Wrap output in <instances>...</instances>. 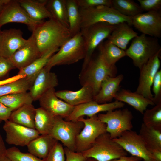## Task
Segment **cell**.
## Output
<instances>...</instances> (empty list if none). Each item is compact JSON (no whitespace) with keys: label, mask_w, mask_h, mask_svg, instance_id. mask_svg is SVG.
Instances as JSON below:
<instances>
[{"label":"cell","mask_w":161,"mask_h":161,"mask_svg":"<svg viewBox=\"0 0 161 161\" xmlns=\"http://www.w3.org/2000/svg\"><path fill=\"white\" fill-rule=\"evenodd\" d=\"M32 32L41 56L57 52L72 37L69 29L53 18L38 24Z\"/></svg>","instance_id":"1"},{"label":"cell","mask_w":161,"mask_h":161,"mask_svg":"<svg viewBox=\"0 0 161 161\" xmlns=\"http://www.w3.org/2000/svg\"><path fill=\"white\" fill-rule=\"evenodd\" d=\"M117 72L115 65L109 66L99 53L95 58L92 57L85 67L81 69L79 78L81 86H90L95 96L99 91L104 80L108 77H115Z\"/></svg>","instance_id":"2"},{"label":"cell","mask_w":161,"mask_h":161,"mask_svg":"<svg viewBox=\"0 0 161 161\" xmlns=\"http://www.w3.org/2000/svg\"><path fill=\"white\" fill-rule=\"evenodd\" d=\"M85 54L84 40L80 32L65 43L50 58L44 68L50 71L55 66L73 64L84 59Z\"/></svg>","instance_id":"3"},{"label":"cell","mask_w":161,"mask_h":161,"mask_svg":"<svg viewBox=\"0 0 161 161\" xmlns=\"http://www.w3.org/2000/svg\"><path fill=\"white\" fill-rule=\"evenodd\" d=\"M161 47L157 38L142 34L133 39L125 50L126 56L132 60L134 65L140 69L158 52Z\"/></svg>","instance_id":"4"},{"label":"cell","mask_w":161,"mask_h":161,"mask_svg":"<svg viewBox=\"0 0 161 161\" xmlns=\"http://www.w3.org/2000/svg\"><path fill=\"white\" fill-rule=\"evenodd\" d=\"M81 18V28L100 22L116 25L125 22L132 26V17L123 16L111 7L100 6L83 9L79 8Z\"/></svg>","instance_id":"5"},{"label":"cell","mask_w":161,"mask_h":161,"mask_svg":"<svg viewBox=\"0 0 161 161\" xmlns=\"http://www.w3.org/2000/svg\"><path fill=\"white\" fill-rule=\"evenodd\" d=\"M82 153L86 157L97 161H109L128 154L107 132L100 135L89 149Z\"/></svg>","instance_id":"6"},{"label":"cell","mask_w":161,"mask_h":161,"mask_svg":"<svg viewBox=\"0 0 161 161\" xmlns=\"http://www.w3.org/2000/svg\"><path fill=\"white\" fill-rule=\"evenodd\" d=\"M115 25L100 22L82 28L80 32L83 39L86 54L82 69H84L92 57L95 49L113 30Z\"/></svg>","instance_id":"7"},{"label":"cell","mask_w":161,"mask_h":161,"mask_svg":"<svg viewBox=\"0 0 161 161\" xmlns=\"http://www.w3.org/2000/svg\"><path fill=\"white\" fill-rule=\"evenodd\" d=\"M97 116L106 124V131L112 139L118 138L123 132L131 130L133 127L132 114L126 108L99 113Z\"/></svg>","instance_id":"8"},{"label":"cell","mask_w":161,"mask_h":161,"mask_svg":"<svg viewBox=\"0 0 161 161\" xmlns=\"http://www.w3.org/2000/svg\"><path fill=\"white\" fill-rule=\"evenodd\" d=\"M77 121L82 122L84 126L76 137L75 151L83 152L89 149L100 135L106 132V125L97 115L87 118L82 117Z\"/></svg>","instance_id":"9"},{"label":"cell","mask_w":161,"mask_h":161,"mask_svg":"<svg viewBox=\"0 0 161 161\" xmlns=\"http://www.w3.org/2000/svg\"><path fill=\"white\" fill-rule=\"evenodd\" d=\"M84 126L80 121H67L60 117H55L53 126L49 134L60 141L65 147L75 151L76 137Z\"/></svg>","instance_id":"10"},{"label":"cell","mask_w":161,"mask_h":161,"mask_svg":"<svg viewBox=\"0 0 161 161\" xmlns=\"http://www.w3.org/2000/svg\"><path fill=\"white\" fill-rule=\"evenodd\" d=\"M113 139L132 156L139 157L143 161H156L143 139L136 132L127 131L119 137Z\"/></svg>","instance_id":"11"},{"label":"cell","mask_w":161,"mask_h":161,"mask_svg":"<svg viewBox=\"0 0 161 161\" xmlns=\"http://www.w3.org/2000/svg\"><path fill=\"white\" fill-rule=\"evenodd\" d=\"M160 52L161 51L157 52L140 69L139 84L135 92L153 101V95L151 88L155 76L160 66Z\"/></svg>","instance_id":"12"},{"label":"cell","mask_w":161,"mask_h":161,"mask_svg":"<svg viewBox=\"0 0 161 161\" xmlns=\"http://www.w3.org/2000/svg\"><path fill=\"white\" fill-rule=\"evenodd\" d=\"M3 129L6 133L7 143L17 146H27L40 135L35 129L25 127L9 120L5 122Z\"/></svg>","instance_id":"13"},{"label":"cell","mask_w":161,"mask_h":161,"mask_svg":"<svg viewBox=\"0 0 161 161\" xmlns=\"http://www.w3.org/2000/svg\"><path fill=\"white\" fill-rule=\"evenodd\" d=\"M12 22L24 24L32 32L41 23L32 20L18 0H9L0 13V29L5 24Z\"/></svg>","instance_id":"14"},{"label":"cell","mask_w":161,"mask_h":161,"mask_svg":"<svg viewBox=\"0 0 161 161\" xmlns=\"http://www.w3.org/2000/svg\"><path fill=\"white\" fill-rule=\"evenodd\" d=\"M132 25L142 34L155 38L161 36V13L151 11L140 13L132 17Z\"/></svg>","instance_id":"15"},{"label":"cell","mask_w":161,"mask_h":161,"mask_svg":"<svg viewBox=\"0 0 161 161\" xmlns=\"http://www.w3.org/2000/svg\"><path fill=\"white\" fill-rule=\"evenodd\" d=\"M124 105L123 103L116 100L113 102L102 104L92 100L75 106L71 114L65 120L76 121L84 116L90 117L101 112H107L121 108Z\"/></svg>","instance_id":"16"},{"label":"cell","mask_w":161,"mask_h":161,"mask_svg":"<svg viewBox=\"0 0 161 161\" xmlns=\"http://www.w3.org/2000/svg\"><path fill=\"white\" fill-rule=\"evenodd\" d=\"M38 100L40 107L52 116L63 118L69 117L74 107L58 98L54 88L48 90Z\"/></svg>","instance_id":"17"},{"label":"cell","mask_w":161,"mask_h":161,"mask_svg":"<svg viewBox=\"0 0 161 161\" xmlns=\"http://www.w3.org/2000/svg\"><path fill=\"white\" fill-rule=\"evenodd\" d=\"M27 41V39L23 38V32L20 29L10 28L1 31L0 56L9 58Z\"/></svg>","instance_id":"18"},{"label":"cell","mask_w":161,"mask_h":161,"mask_svg":"<svg viewBox=\"0 0 161 161\" xmlns=\"http://www.w3.org/2000/svg\"><path fill=\"white\" fill-rule=\"evenodd\" d=\"M41 56L35 40L31 35L26 44L7 59L15 68L20 70L29 65Z\"/></svg>","instance_id":"19"},{"label":"cell","mask_w":161,"mask_h":161,"mask_svg":"<svg viewBox=\"0 0 161 161\" xmlns=\"http://www.w3.org/2000/svg\"><path fill=\"white\" fill-rule=\"evenodd\" d=\"M58 84L55 74L44 67L36 78L29 92L33 101L38 100L48 90L55 88Z\"/></svg>","instance_id":"20"},{"label":"cell","mask_w":161,"mask_h":161,"mask_svg":"<svg viewBox=\"0 0 161 161\" xmlns=\"http://www.w3.org/2000/svg\"><path fill=\"white\" fill-rule=\"evenodd\" d=\"M123 78L122 74L106 78L102 82L100 90L94 97L93 100L100 104L111 102L119 91L120 85Z\"/></svg>","instance_id":"21"},{"label":"cell","mask_w":161,"mask_h":161,"mask_svg":"<svg viewBox=\"0 0 161 161\" xmlns=\"http://www.w3.org/2000/svg\"><path fill=\"white\" fill-rule=\"evenodd\" d=\"M55 94L60 99L74 106L93 100L94 96L92 89L87 86H83L76 91L59 90L55 92Z\"/></svg>","instance_id":"22"},{"label":"cell","mask_w":161,"mask_h":161,"mask_svg":"<svg viewBox=\"0 0 161 161\" xmlns=\"http://www.w3.org/2000/svg\"><path fill=\"white\" fill-rule=\"evenodd\" d=\"M47 0H18L21 6L33 21L38 23L53 18L46 6Z\"/></svg>","instance_id":"23"},{"label":"cell","mask_w":161,"mask_h":161,"mask_svg":"<svg viewBox=\"0 0 161 161\" xmlns=\"http://www.w3.org/2000/svg\"><path fill=\"white\" fill-rule=\"evenodd\" d=\"M131 26L125 22L115 25L107 40L125 51L129 41L138 35Z\"/></svg>","instance_id":"24"},{"label":"cell","mask_w":161,"mask_h":161,"mask_svg":"<svg viewBox=\"0 0 161 161\" xmlns=\"http://www.w3.org/2000/svg\"><path fill=\"white\" fill-rule=\"evenodd\" d=\"M58 141L49 134L40 135L31 141L27 146L29 153L44 160Z\"/></svg>","instance_id":"25"},{"label":"cell","mask_w":161,"mask_h":161,"mask_svg":"<svg viewBox=\"0 0 161 161\" xmlns=\"http://www.w3.org/2000/svg\"><path fill=\"white\" fill-rule=\"evenodd\" d=\"M114 99L128 104L142 114H143L148 105H155L152 101L135 92L124 89L118 91Z\"/></svg>","instance_id":"26"},{"label":"cell","mask_w":161,"mask_h":161,"mask_svg":"<svg viewBox=\"0 0 161 161\" xmlns=\"http://www.w3.org/2000/svg\"><path fill=\"white\" fill-rule=\"evenodd\" d=\"M36 108L31 104H26L13 111L8 120L27 127L35 129Z\"/></svg>","instance_id":"27"},{"label":"cell","mask_w":161,"mask_h":161,"mask_svg":"<svg viewBox=\"0 0 161 161\" xmlns=\"http://www.w3.org/2000/svg\"><path fill=\"white\" fill-rule=\"evenodd\" d=\"M56 52L53 51L41 55L27 66L19 70L18 74L24 76L32 86L38 74Z\"/></svg>","instance_id":"28"},{"label":"cell","mask_w":161,"mask_h":161,"mask_svg":"<svg viewBox=\"0 0 161 161\" xmlns=\"http://www.w3.org/2000/svg\"><path fill=\"white\" fill-rule=\"evenodd\" d=\"M98 47L99 53L110 66L115 65L116 63L120 59L126 56L125 51L108 40L103 41Z\"/></svg>","instance_id":"29"},{"label":"cell","mask_w":161,"mask_h":161,"mask_svg":"<svg viewBox=\"0 0 161 161\" xmlns=\"http://www.w3.org/2000/svg\"><path fill=\"white\" fill-rule=\"evenodd\" d=\"M55 117L41 107L36 108L35 129L40 134H49L53 126Z\"/></svg>","instance_id":"30"},{"label":"cell","mask_w":161,"mask_h":161,"mask_svg":"<svg viewBox=\"0 0 161 161\" xmlns=\"http://www.w3.org/2000/svg\"><path fill=\"white\" fill-rule=\"evenodd\" d=\"M46 6L53 18L69 29L66 0H47Z\"/></svg>","instance_id":"31"},{"label":"cell","mask_w":161,"mask_h":161,"mask_svg":"<svg viewBox=\"0 0 161 161\" xmlns=\"http://www.w3.org/2000/svg\"><path fill=\"white\" fill-rule=\"evenodd\" d=\"M69 29L72 37L80 32L81 18L76 0H66Z\"/></svg>","instance_id":"32"},{"label":"cell","mask_w":161,"mask_h":161,"mask_svg":"<svg viewBox=\"0 0 161 161\" xmlns=\"http://www.w3.org/2000/svg\"><path fill=\"white\" fill-rule=\"evenodd\" d=\"M139 134L150 152L153 150H161V130L148 128L142 123Z\"/></svg>","instance_id":"33"},{"label":"cell","mask_w":161,"mask_h":161,"mask_svg":"<svg viewBox=\"0 0 161 161\" xmlns=\"http://www.w3.org/2000/svg\"><path fill=\"white\" fill-rule=\"evenodd\" d=\"M33 101L27 92L13 93L0 97V102L13 111L25 105L32 104Z\"/></svg>","instance_id":"34"},{"label":"cell","mask_w":161,"mask_h":161,"mask_svg":"<svg viewBox=\"0 0 161 161\" xmlns=\"http://www.w3.org/2000/svg\"><path fill=\"white\" fill-rule=\"evenodd\" d=\"M111 7L129 17H133L143 12L139 5L131 0H112Z\"/></svg>","instance_id":"35"},{"label":"cell","mask_w":161,"mask_h":161,"mask_svg":"<svg viewBox=\"0 0 161 161\" xmlns=\"http://www.w3.org/2000/svg\"><path fill=\"white\" fill-rule=\"evenodd\" d=\"M143 123L147 127L161 131V101L143 114Z\"/></svg>","instance_id":"36"},{"label":"cell","mask_w":161,"mask_h":161,"mask_svg":"<svg viewBox=\"0 0 161 161\" xmlns=\"http://www.w3.org/2000/svg\"><path fill=\"white\" fill-rule=\"evenodd\" d=\"M32 85L25 78L0 86V97L29 90Z\"/></svg>","instance_id":"37"},{"label":"cell","mask_w":161,"mask_h":161,"mask_svg":"<svg viewBox=\"0 0 161 161\" xmlns=\"http://www.w3.org/2000/svg\"><path fill=\"white\" fill-rule=\"evenodd\" d=\"M5 155L11 161H45L30 153L23 152L15 147L7 149Z\"/></svg>","instance_id":"38"},{"label":"cell","mask_w":161,"mask_h":161,"mask_svg":"<svg viewBox=\"0 0 161 161\" xmlns=\"http://www.w3.org/2000/svg\"><path fill=\"white\" fill-rule=\"evenodd\" d=\"M45 161H65V154L64 148L58 141L52 149Z\"/></svg>","instance_id":"39"},{"label":"cell","mask_w":161,"mask_h":161,"mask_svg":"<svg viewBox=\"0 0 161 161\" xmlns=\"http://www.w3.org/2000/svg\"><path fill=\"white\" fill-rule=\"evenodd\" d=\"M80 8L88 9L100 6L111 7L112 0H76Z\"/></svg>","instance_id":"40"},{"label":"cell","mask_w":161,"mask_h":161,"mask_svg":"<svg viewBox=\"0 0 161 161\" xmlns=\"http://www.w3.org/2000/svg\"><path fill=\"white\" fill-rule=\"evenodd\" d=\"M154 93L153 102L155 105L161 101V70H159L154 77L152 85Z\"/></svg>","instance_id":"41"},{"label":"cell","mask_w":161,"mask_h":161,"mask_svg":"<svg viewBox=\"0 0 161 161\" xmlns=\"http://www.w3.org/2000/svg\"><path fill=\"white\" fill-rule=\"evenodd\" d=\"M143 11L148 12L160 11L161 8V0H138Z\"/></svg>","instance_id":"42"},{"label":"cell","mask_w":161,"mask_h":161,"mask_svg":"<svg viewBox=\"0 0 161 161\" xmlns=\"http://www.w3.org/2000/svg\"><path fill=\"white\" fill-rule=\"evenodd\" d=\"M66 161H86L88 158L85 156L82 153L74 151L67 148H64Z\"/></svg>","instance_id":"43"},{"label":"cell","mask_w":161,"mask_h":161,"mask_svg":"<svg viewBox=\"0 0 161 161\" xmlns=\"http://www.w3.org/2000/svg\"><path fill=\"white\" fill-rule=\"evenodd\" d=\"M15 68L8 59L0 56V78L4 76Z\"/></svg>","instance_id":"44"},{"label":"cell","mask_w":161,"mask_h":161,"mask_svg":"<svg viewBox=\"0 0 161 161\" xmlns=\"http://www.w3.org/2000/svg\"><path fill=\"white\" fill-rule=\"evenodd\" d=\"M12 112L10 108L0 102V123L8 120Z\"/></svg>","instance_id":"45"},{"label":"cell","mask_w":161,"mask_h":161,"mask_svg":"<svg viewBox=\"0 0 161 161\" xmlns=\"http://www.w3.org/2000/svg\"><path fill=\"white\" fill-rule=\"evenodd\" d=\"M25 77L24 76L17 74V75L11 77L0 80V86Z\"/></svg>","instance_id":"46"},{"label":"cell","mask_w":161,"mask_h":161,"mask_svg":"<svg viewBox=\"0 0 161 161\" xmlns=\"http://www.w3.org/2000/svg\"><path fill=\"white\" fill-rule=\"evenodd\" d=\"M142 159L134 156H122L118 158L109 161H140Z\"/></svg>","instance_id":"47"},{"label":"cell","mask_w":161,"mask_h":161,"mask_svg":"<svg viewBox=\"0 0 161 161\" xmlns=\"http://www.w3.org/2000/svg\"><path fill=\"white\" fill-rule=\"evenodd\" d=\"M7 149L2 137L0 134V157L5 155Z\"/></svg>","instance_id":"48"},{"label":"cell","mask_w":161,"mask_h":161,"mask_svg":"<svg viewBox=\"0 0 161 161\" xmlns=\"http://www.w3.org/2000/svg\"><path fill=\"white\" fill-rule=\"evenodd\" d=\"M150 152L156 161H161V150H153Z\"/></svg>","instance_id":"49"},{"label":"cell","mask_w":161,"mask_h":161,"mask_svg":"<svg viewBox=\"0 0 161 161\" xmlns=\"http://www.w3.org/2000/svg\"><path fill=\"white\" fill-rule=\"evenodd\" d=\"M8 1L9 0H0V13L4 6Z\"/></svg>","instance_id":"50"},{"label":"cell","mask_w":161,"mask_h":161,"mask_svg":"<svg viewBox=\"0 0 161 161\" xmlns=\"http://www.w3.org/2000/svg\"><path fill=\"white\" fill-rule=\"evenodd\" d=\"M0 161H11L8 157L5 155L0 157Z\"/></svg>","instance_id":"51"},{"label":"cell","mask_w":161,"mask_h":161,"mask_svg":"<svg viewBox=\"0 0 161 161\" xmlns=\"http://www.w3.org/2000/svg\"><path fill=\"white\" fill-rule=\"evenodd\" d=\"M86 161H97L95 159L92 158H88Z\"/></svg>","instance_id":"52"},{"label":"cell","mask_w":161,"mask_h":161,"mask_svg":"<svg viewBox=\"0 0 161 161\" xmlns=\"http://www.w3.org/2000/svg\"><path fill=\"white\" fill-rule=\"evenodd\" d=\"M1 29H0V42L1 38Z\"/></svg>","instance_id":"53"}]
</instances>
